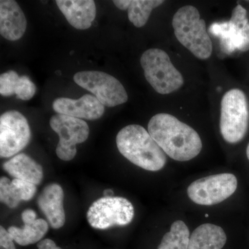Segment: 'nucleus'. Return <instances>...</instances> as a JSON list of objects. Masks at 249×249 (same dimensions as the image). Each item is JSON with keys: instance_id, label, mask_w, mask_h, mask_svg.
Segmentation results:
<instances>
[{"instance_id": "nucleus-1", "label": "nucleus", "mask_w": 249, "mask_h": 249, "mask_svg": "<svg viewBox=\"0 0 249 249\" xmlns=\"http://www.w3.org/2000/svg\"><path fill=\"white\" fill-rule=\"evenodd\" d=\"M147 131L165 155L178 161L193 160L202 149L197 132L171 114H156L149 121Z\"/></svg>"}, {"instance_id": "nucleus-26", "label": "nucleus", "mask_w": 249, "mask_h": 249, "mask_svg": "<svg viewBox=\"0 0 249 249\" xmlns=\"http://www.w3.org/2000/svg\"><path fill=\"white\" fill-rule=\"evenodd\" d=\"M129 2H130V0H114L113 1V3L116 7L123 10V11L128 9Z\"/></svg>"}, {"instance_id": "nucleus-11", "label": "nucleus", "mask_w": 249, "mask_h": 249, "mask_svg": "<svg viewBox=\"0 0 249 249\" xmlns=\"http://www.w3.org/2000/svg\"><path fill=\"white\" fill-rule=\"evenodd\" d=\"M57 114L86 120H97L104 114V106L90 94H85L79 99L70 98H56L52 105Z\"/></svg>"}, {"instance_id": "nucleus-25", "label": "nucleus", "mask_w": 249, "mask_h": 249, "mask_svg": "<svg viewBox=\"0 0 249 249\" xmlns=\"http://www.w3.org/2000/svg\"><path fill=\"white\" fill-rule=\"evenodd\" d=\"M38 249H62L55 245V242L50 239L41 240L37 245Z\"/></svg>"}, {"instance_id": "nucleus-13", "label": "nucleus", "mask_w": 249, "mask_h": 249, "mask_svg": "<svg viewBox=\"0 0 249 249\" xmlns=\"http://www.w3.org/2000/svg\"><path fill=\"white\" fill-rule=\"evenodd\" d=\"M27 26V19L17 1H0V34L4 38L19 40L25 34Z\"/></svg>"}, {"instance_id": "nucleus-14", "label": "nucleus", "mask_w": 249, "mask_h": 249, "mask_svg": "<svg viewBox=\"0 0 249 249\" xmlns=\"http://www.w3.org/2000/svg\"><path fill=\"white\" fill-rule=\"evenodd\" d=\"M58 9L67 22L78 30L91 27L96 16V6L93 0H56Z\"/></svg>"}, {"instance_id": "nucleus-22", "label": "nucleus", "mask_w": 249, "mask_h": 249, "mask_svg": "<svg viewBox=\"0 0 249 249\" xmlns=\"http://www.w3.org/2000/svg\"><path fill=\"white\" fill-rule=\"evenodd\" d=\"M13 85V91L16 97L22 101H29L36 92L35 84L27 76H18Z\"/></svg>"}, {"instance_id": "nucleus-27", "label": "nucleus", "mask_w": 249, "mask_h": 249, "mask_svg": "<svg viewBox=\"0 0 249 249\" xmlns=\"http://www.w3.org/2000/svg\"><path fill=\"white\" fill-rule=\"evenodd\" d=\"M242 29H243L244 33H245L246 36H247V38H248L249 40V23Z\"/></svg>"}, {"instance_id": "nucleus-19", "label": "nucleus", "mask_w": 249, "mask_h": 249, "mask_svg": "<svg viewBox=\"0 0 249 249\" xmlns=\"http://www.w3.org/2000/svg\"><path fill=\"white\" fill-rule=\"evenodd\" d=\"M190 237L186 224L183 221H175L170 231L163 236L157 249H188Z\"/></svg>"}, {"instance_id": "nucleus-23", "label": "nucleus", "mask_w": 249, "mask_h": 249, "mask_svg": "<svg viewBox=\"0 0 249 249\" xmlns=\"http://www.w3.org/2000/svg\"><path fill=\"white\" fill-rule=\"evenodd\" d=\"M247 16V10L243 6H241L240 4H237V6L232 11L230 22L235 24L237 27L243 29L249 23Z\"/></svg>"}, {"instance_id": "nucleus-24", "label": "nucleus", "mask_w": 249, "mask_h": 249, "mask_svg": "<svg viewBox=\"0 0 249 249\" xmlns=\"http://www.w3.org/2000/svg\"><path fill=\"white\" fill-rule=\"evenodd\" d=\"M14 240L8 230L2 226L0 227V249H16Z\"/></svg>"}, {"instance_id": "nucleus-4", "label": "nucleus", "mask_w": 249, "mask_h": 249, "mask_svg": "<svg viewBox=\"0 0 249 249\" xmlns=\"http://www.w3.org/2000/svg\"><path fill=\"white\" fill-rule=\"evenodd\" d=\"M145 79L160 94H168L182 86L183 78L174 67L169 55L160 49L145 51L141 58Z\"/></svg>"}, {"instance_id": "nucleus-12", "label": "nucleus", "mask_w": 249, "mask_h": 249, "mask_svg": "<svg viewBox=\"0 0 249 249\" xmlns=\"http://www.w3.org/2000/svg\"><path fill=\"white\" fill-rule=\"evenodd\" d=\"M37 204L53 229H60L65 225L64 191L60 185L55 183L47 185L39 195Z\"/></svg>"}, {"instance_id": "nucleus-3", "label": "nucleus", "mask_w": 249, "mask_h": 249, "mask_svg": "<svg viewBox=\"0 0 249 249\" xmlns=\"http://www.w3.org/2000/svg\"><path fill=\"white\" fill-rule=\"evenodd\" d=\"M173 27L178 42L195 56L208 59L213 52V43L197 9L193 6L180 8L174 16Z\"/></svg>"}, {"instance_id": "nucleus-15", "label": "nucleus", "mask_w": 249, "mask_h": 249, "mask_svg": "<svg viewBox=\"0 0 249 249\" xmlns=\"http://www.w3.org/2000/svg\"><path fill=\"white\" fill-rule=\"evenodd\" d=\"M21 217L24 227H11L8 229V232L19 245L25 247L38 243L48 231V223L45 219H37L34 210H25L22 213Z\"/></svg>"}, {"instance_id": "nucleus-20", "label": "nucleus", "mask_w": 249, "mask_h": 249, "mask_svg": "<svg viewBox=\"0 0 249 249\" xmlns=\"http://www.w3.org/2000/svg\"><path fill=\"white\" fill-rule=\"evenodd\" d=\"M163 2V0H130L127 9L129 20L136 27H144L148 21L152 10Z\"/></svg>"}, {"instance_id": "nucleus-10", "label": "nucleus", "mask_w": 249, "mask_h": 249, "mask_svg": "<svg viewBox=\"0 0 249 249\" xmlns=\"http://www.w3.org/2000/svg\"><path fill=\"white\" fill-rule=\"evenodd\" d=\"M31 137L30 126L22 113L10 110L0 116V157L11 158L22 151Z\"/></svg>"}, {"instance_id": "nucleus-7", "label": "nucleus", "mask_w": 249, "mask_h": 249, "mask_svg": "<svg viewBox=\"0 0 249 249\" xmlns=\"http://www.w3.org/2000/svg\"><path fill=\"white\" fill-rule=\"evenodd\" d=\"M77 85L94 95L103 106L112 107L127 102L124 85L114 76L99 71H83L73 76Z\"/></svg>"}, {"instance_id": "nucleus-18", "label": "nucleus", "mask_w": 249, "mask_h": 249, "mask_svg": "<svg viewBox=\"0 0 249 249\" xmlns=\"http://www.w3.org/2000/svg\"><path fill=\"white\" fill-rule=\"evenodd\" d=\"M226 242L227 235L222 228L204 224L192 233L188 249H222Z\"/></svg>"}, {"instance_id": "nucleus-5", "label": "nucleus", "mask_w": 249, "mask_h": 249, "mask_svg": "<svg viewBox=\"0 0 249 249\" xmlns=\"http://www.w3.org/2000/svg\"><path fill=\"white\" fill-rule=\"evenodd\" d=\"M220 132L229 143L245 138L249 127L248 101L242 90H229L221 102Z\"/></svg>"}, {"instance_id": "nucleus-17", "label": "nucleus", "mask_w": 249, "mask_h": 249, "mask_svg": "<svg viewBox=\"0 0 249 249\" xmlns=\"http://www.w3.org/2000/svg\"><path fill=\"white\" fill-rule=\"evenodd\" d=\"M3 169L14 178L39 185L43 178V168L24 153L18 154L3 164Z\"/></svg>"}, {"instance_id": "nucleus-21", "label": "nucleus", "mask_w": 249, "mask_h": 249, "mask_svg": "<svg viewBox=\"0 0 249 249\" xmlns=\"http://www.w3.org/2000/svg\"><path fill=\"white\" fill-rule=\"evenodd\" d=\"M0 201L11 209L18 207L21 201H25L19 179L14 178L11 181L6 177H1L0 178Z\"/></svg>"}, {"instance_id": "nucleus-2", "label": "nucleus", "mask_w": 249, "mask_h": 249, "mask_svg": "<svg viewBox=\"0 0 249 249\" xmlns=\"http://www.w3.org/2000/svg\"><path fill=\"white\" fill-rule=\"evenodd\" d=\"M118 150L134 165L148 171H159L167 157L148 131L139 124H129L119 131L116 139Z\"/></svg>"}, {"instance_id": "nucleus-29", "label": "nucleus", "mask_w": 249, "mask_h": 249, "mask_svg": "<svg viewBox=\"0 0 249 249\" xmlns=\"http://www.w3.org/2000/svg\"><path fill=\"white\" fill-rule=\"evenodd\" d=\"M247 158H248V160H249V143L248 146H247Z\"/></svg>"}, {"instance_id": "nucleus-9", "label": "nucleus", "mask_w": 249, "mask_h": 249, "mask_svg": "<svg viewBox=\"0 0 249 249\" xmlns=\"http://www.w3.org/2000/svg\"><path fill=\"white\" fill-rule=\"evenodd\" d=\"M237 187V180L235 175L218 174L196 180L188 186L187 193L196 204L212 206L230 197Z\"/></svg>"}, {"instance_id": "nucleus-6", "label": "nucleus", "mask_w": 249, "mask_h": 249, "mask_svg": "<svg viewBox=\"0 0 249 249\" xmlns=\"http://www.w3.org/2000/svg\"><path fill=\"white\" fill-rule=\"evenodd\" d=\"M134 216L133 205L121 196H103L90 206L87 218L91 227L107 229L124 227L132 222Z\"/></svg>"}, {"instance_id": "nucleus-28", "label": "nucleus", "mask_w": 249, "mask_h": 249, "mask_svg": "<svg viewBox=\"0 0 249 249\" xmlns=\"http://www.w3.org/2000/svg\"><path fill=\"white\" fill-rule=\"evenodd\" d=\"M113 191L110 189H106L105 190L104 192H103V196H112Z\"/></svg>"}, {"instance_id": "nucleus-8", "label": "nucleus", "mask_w": 249, "mask_h": 249, "mask_svg": "<svg viewBox=\"0 0 249 249\" xmlns=\"http://www.w3.org/2000/svg\"><path fill=\"white\" fill-rule=\"evenodd\" d=\"M51 127L58 135L56 155L60 160L70 161L77 153L76 145L86 142L89 127L82 119L64 114H56L49 121Z\"/></svg>"}, {"instance_id": "nucleus-16", "label": "nucleus", "mask_w": 249, "mask_h": 249, "mask_svg": "<svg viewBox=\"0 0 249 249\" xmlns=\"http://www.w3.org/2000/svg\"><path fill=\"white\" fill-rule=\"evenodd\" d=\"M209 31L221 39L220 47L224 53L231 54L235 51L245 52L249 50V40L243 29L230 21L214 23L210 27Z\"/></svg>"}]
</instances>
